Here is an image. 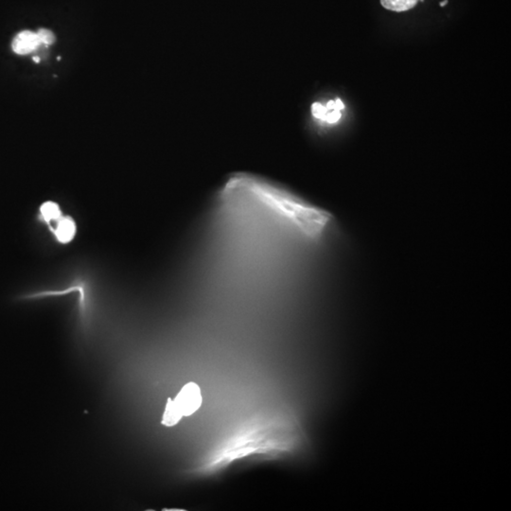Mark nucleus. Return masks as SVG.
<instances>
[{"instance_id":"obj_6","label":"nucleus","mask_w":511,"mask_h":511,"mask_svg":"<svg viewBox=\"0 0 511 511\" xmlns=\"http://www.w3.org/2000/svg\"><path fill=\"white\" fill-rule=\"evenodd\" d=\"M64 215L60 204L55 201H46L39 206V219L43 224L49 227V229H51Z\"/></svg>"},{"instance_id":"obj_2","label":"nucleus","mask_w":511,"mask_h":511,"mask_svg":"<svg viewBox=\"0 0 511 511\" xmlns=\"http://www.w3.org/2000/svg\"><path fill=\"white\" fill-rule=\"evenodd\" d=\"M298 431L284 419H259L238 431L214 449L201 462L197 471L211 474L226 468L236 460L256 455L289 453L298 445Z\"/></svg>"},{"instance_id":"obj_11","label":"nucleus","mask_w":511,"mask_h":511,"mask_svg":"<svg viewBox=\"0 0 511 511\" xmlns=\"http://www.w3.org/2000/svg\"><path fill=\"white\" fill-rule=\"evenodd\" d=\"M446 3H447V0H445V1H443V2H442V3H441V4H440V6H444V5H445V4H446Z\"/></svg>"},{"instance_id":"obj_1","label":"nucleus","mask_w":511,"mask_h":511,"mask_svg":"<svg viewBox=\"0 0 511 511\" xmlns=\"http://www.w3.org/2000/svg\"><path fill=\"white\" fill-rule=\"evenodd\" d=\"M223 194L245 195L312 241L321 239L333 221L328 210L276 182L256 174H233L224 184Z\"/></svg>"},{"instance_id":"obj_3","label":"nucleus","mask_w":511,"mask_h":511,"mask_svg":"<svg viewBox=\"0 0 511 511\" xmlns=\"http://www.w3.org/2000/svg\"><path fill=\"white\" fill-rule=\"evenodd\" d=\"M183 416L193 415L202 405L201 389L198 384L189 383L182 387L180 392L173 399Z\"/></svg>"},{"instance_id":"obj_7","label":"nucleus","mask_w":511,"mask_h":511,"mask_svg":"<svg viewBox=\"0 0 511 511\" xmlns=\"http://www.w3.org/2000/svg\"><path fill=\"white\" fill-rule=\"evenodd\" d=\"M183 417L180 410L178 409L177 405H175L174 401L171 399H168V402L165 406L164 414L162 416L161 423L166 427H172L178 424Z\"/></svg>"},{"instance_id":"obj_4","label":"nucleus","mask_w":511,"mask_h":511,"mask_svg":"<svg viewBox=\"0 0 511 511\" xmlns=\"http://www.w3.org/2000/svg\"><path fill=\"white\" fill-rule=\"evenodd\" d=\"M50 230L58 244L67 245L74 241L78 232V226L72 216L64 215Z\"/></svg>"},{"instance_id":"obj_9","label":"nucleus","mask_w":511,"mask_h":511,"mask_svg":"<svg viewBox=\"0 0 511 511\" xmlns=\"http://www.w3.org/2000/svg\"><path fill=\"white\" fill-rule=\"evenodd\" d=\"M37 33V36L39 38V41L41 43V45H47V46H50V45H52L55 42V35H54L53 32L48 29H40Z\"/></svg>"},{"instance_id":"obj_10","label":"nucleus","mask_w":511,"mask_h":511,"mask_svg":"<svg viewBox=\"0 0 511 511\" xmlns=\"http://www.w3.org/2000/svg\"><path fill=\"white\" fill-rule=\"evenodd\" d=\"M33 61H34V62H36V63H39V62H40V58H38L37 56H35V57H33Z\"/></svg>"},{"instance_id":"obj_8","label":"nucleus","mask_w":511,"mask_h":511,"mask_svg":"<svg viewBox=\"0 0 511 511\" xmlns=\"http://www.w3.org/2000/svg\"><path fill=\"white\" fill-rule=\"evenodd\" d=\"M418 1L423 0H381V4L386 10L402 12L415 8Z\"/></svg>"},{"instance_id":"obj_5","label":"nucleus","mask_w":511,"mask_h":511,"mask_svg":"<svg viewBox=\"0 0 511 511\" xmlns=\"http://www.w3.org/2000/svg\"><path fill=\"white\" fill-rule=\"evenodd\" d=\"M41 46L36 32L23 31L16 34L11 43L13 52L18 55L32 53Z\"/></svg>"}]
</instances>
